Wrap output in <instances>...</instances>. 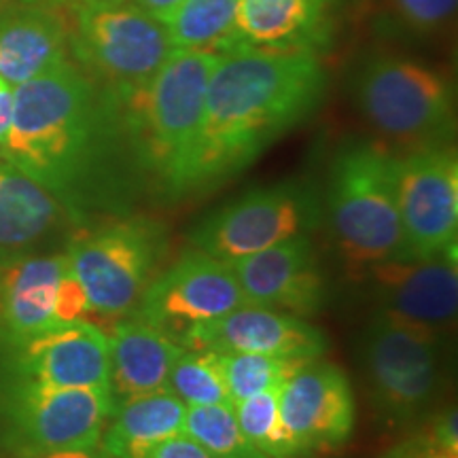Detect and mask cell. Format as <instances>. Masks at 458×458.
Instances as JSON below:
<instances>
[{
	"mask_svg": "<svg viewBox=\"0 0 458 458\" xmlns=\"http://www.w3.org/2000/svg\"><path fill=\"white\" fill-rule=\"evenodd\" d=\"M397 202L408 257H433L456 246L458 159L450 145L397 156Z\"/></svg>",
	"mask_w": 458,
	"mask_h": 458,
	"instance_id": "11",
	"label": "cell"
},
{
	"mask_svg": "<svg viewBox=\"0 0 458 458\" xmlns=\"http://www.w3.org/2000/svg\"><path fill=\"white\" fill-rule=\"evenodd\" d=\"M113 408L111 388H64L13 377L0 411L9 448L20 454L98 445Z\"/></svg>",
	"mask_w": 458,
	"mask_h": 458,
	"instance_id": "10",
	"label": "cell"
},
{
	"mask_svg": "<svg viewBox=\"0 0 458 458\" xmlns=\"http://www.w3.org/2000/svg\"><path fill=\"white\" fill-rule=\"evenodd\" d=\"M246 303L229 263L191 249L148 284L136 317L179 344L189 329Z\"/></svg>",
	"mask_w": 458,
	"mask_h": 458,
	"instance_id": "12",
	"label": "cell"
},
{
	"mask_svg": "<svg viewBox=\"0 0 458 458\" xmlns=\"http://www.w3.org/2000/svg\"><path fill=\"white\" fill-rule=\"evenodd\" d=\"M280 418L295 458L342 445L354 428L346 374L334 363L312 359L280 386Z\"/></svg>",
	"mask_w": 458,
	"mask_h": 458,
	"instance_id": "13",
	"label": "cell"
},
{
	"mask_svg": "<svg viewBox=\"0 0 458 458\" xmlns=\"http://www.w3.org/2000/svg\"><path fill=\"white\" fill-rule=\"evenodd\" d=\"M130 3L139 4V7L145 9L147 13H151L153 17H157L159 21L168 24L172 15L176 13V9L181 7L182 0H130Z\"/></svg>",
	"mask_w": 458,
	"mask_h": 458,
	"instance_id": "35",
	"label": "cell"
},
{
	"mask_svg": "<svg viewBox=\"0 0 458 458\" xmlns=\"http://www.w3.org/2000/svg\"><path fill=\"white\" fill-rule=\"evenodd\" d=\"M64 255L91 312L117 323L136 314L157 278L165 255L164 227L142 216L114 221L79 236Z\"/></svg>",
	"mask_w": 458,
	"mask_h": 458,
	"instance_id": "6",
	"label": "cell"
},
{
	"mask_svg": "<svg viewBox=\"0 0 458 458\" xmlns=\"http://www.w3.org/2000/svg\"><path fill=\"white\" fill-rule=\"evenodd\" d=\"M181 352L182 346L136 314L117 320L108 335V386L114 403L165 388Z\"/></svg>",
	"mask_w": 458,
	"mask_h": 458,
	"instance_id": "19",
	"label": "cell"
},
{
	"mask_svg": "<svg viewBox=\"0 0 458 458\" xmlns=\"http://www.w3.org/2000/svg\"><path fill=\"white\" fill-rule=\"evenodd\" d=\"M380 312L435 334L454 327L458 312L456 246L433 257H410L371 266Z\"/></svg>",
	"mask_w": 458,
	"mask_h": 458,
	"instance_id": "15",
	"label": "cell"
},
{
	"mask_svg": "<svg viewBox=\"0 0 458 458\" xmlns=\"http://www.w3.org/2000/svg\"><path fill=\"white\" fill-rule=\"evenodd\" d=\"M425 437L437 448L454 452L458 454V425H456V410L448 408L433 420L431 428L422 433Z\"/></svg>",
	"mask_w": 458,
	"mask_h": 458,
	"instance_id": "31",
	"label": "cell"
},
{
	"mask_svg": "<svg viewBox=\"0 0 458 458\" xmlns=\"http://www.w3.org/2000/svg\"><path fill=\"white\" fill-rule=\"evenodd\" d=\"M66 30L54 13L24 9L0 20V79L11 88L66 62Z\"/></svg>",
	"mask_w": 458,
	"mask_h": 458,
	"instance_id": "21",
	"label": "cell"
},
{
	"mask_svg": "<svg viewBox=\"0 0 458 458\" xmlns=\"http://www.w3.org/2000/svg\"><path fill=\"white\" fill-rule=\"evenodd\" d=\"M458 0H391L393 17L411 34H433L456 13Z\"/></svg>",
	"mask_w": 458,
	"mask_h": 458,
	"instance_id": "29",
	"label": "cell"
},
{
	"mask_svg": "<svg viewBox=\"0 0 458 458\" xmlns=\"http://www.w3.org/2000/svg\"><path fill=\"white\" fill-rule=\"evenodd\" d=\"M250 306L308 318L327 300V283L308 233L229 261Z\"/></svg>",
	"mask_w": 458,
	"mask_h": 458,
	"instance_id": "14",
	"label": "cell"
},
{
	"mask_svg": "<svg viewBox=\"0 0 458 458\" xmlns=\"http://www.w3.org/2000/svg\"><path fill=\"white\" fill-rule=\"evenodd\" d=\"M15 255H20V253H9V250H4V249H0V267L4 266V263H7L9 259H13Z\"/></svg>",
	"mask_w": 458,
	"mask_h": 458,
	"instance_id": "37",
	"label": "cell"
},
{
	"mask_svg": "<svg viewBox=\"0 0 458 458\" xmlns=\"http://www.w3.org/2000/svg\"><path fill=\"white\" fill-rule=\"evenodd\" d=\"M334 0H238V37L246 47L314 54L329 43Z\"/></svg>",
	"mask_w": 458,
	"mask_h": 458,
	"instance_id": "20",
	"label": "cell"
},
{
	"mask_svg": "<svg viewBox=\"0 0 458 458\" xmlns=\"http://www.w3.org/2000/svg\"><path fill=\"white\" fill-rule=\"evenodd\" d=\"M3 85H4V81H3V79H0V88H3Z\"/></svg>",
	"mask_w": 458,
	"mask_h": 458,
	"instance_id": "39",
	"label": "cell"
},
{
	"mask_svg": "<svg viewBox=\"0 0 458 458\" xmlns=\"http://www.w3.org/2000/svg\"><path fill=\"white\" fill-rule=\"evenodd\" d=\"M216 360H219L227 394L233 403V401L283 386L312 359L272 357V354L253 352H216Z\"/></svg>",
	"mask_w": 458,
	"mask_h": 458,
	"instance_id": "25",
	"label": "cell"
},
{
	"mask_svg": "<svg viewBox=\"0 0 458 458\" xmlns=\"http://www.w3.org/2000/svg\"><path fill=\"white\" fill-rule=\"evenodd\" d=\"M117 119V102L64 62L13 88L0 157L68 202L94 174Z\"/></svg>",
	"mask_w": 458,
	"mask_h": 458,
	"instance_id": "2",
	"label": "cell"
},
{
	"mask_svg": "<svg viewBox=\"0 0 458 458\" xmlns=\"http://www.w3.org/2000/svg\"><path fill=\"white\" fill-rule=\"evenodd\" d=\"M240 431L267 458H295L280 418V386L232 403Z\"/></svg>",
	"mask_w": 458,
	"mask_h": 458,
	"instance_id": "28",
	"label": "cell"
},
{
	"mask_svg": "<svg viewBox=\"0 0 458 458\" xmlns=\"http://www.w3.org/2000/svg\"><path fill=\"white\" fill-rule=\"evenodd\" d=\"M72 47L113 100H125L172 55L168 26L130 0H81Z\"/></svg>",
	"mask_w": 458,
	"mask_h": 458,
	"instance_id": "7",
	"label": "cell"
},
{
	"mask_svg": "<svg viewBox=\"0 0 458 458\" xmlns=\"http://www.w3.org/2000/svg\"><path fill=\"white\" fill-rule=\"evenodd\" d=\"M165 26L172 51H213L223 55L242 49L238 0H182Z\"/></svg>",
	"mask_w": 458,
	"mask_h": 458,
	"instance_id": "24",
	"label": "cell"
},
{
	"mask_svg": "<svg viewBox=\"0 0 458 458\" xmlns=\"http://www.w3.org/2000/svg\"><path fill=\"white\" fill-rule=\"evenodd\" d=\"M318 221L317 193L300 181H284L250 189L204 216L193 227L191 244L229 263L283 240L310 233Z\"/></svg>",
	"mask_w": 458,
	"mask_h": 458,
	"instance_id": "9",
	"label": "cell"
},
{
	"mask_svg": "<svg viewBox=\"0 0 458 458\" xmlns=\"http://www.w3.org/2000/svg\"><path fill=\"white\" fill-rule=\"evenodd\" d=\"M354 106L380 139L405 151L448 145L454 89L445 74L397 54L365 57L352 74Z\"/></svg>",
	"mask_w": 458,
	"mask_h": 458,
	"instance_id": "5",
	"label": "cell"
},
{
	"mask_svg": "<svg viewBox=\"0 0 458 458\" xmlns=\"http://www.w3.org/2000/svg\"><path fill=\"white\" fill-rule=\"evenodd\" d=\"M187 405L170 391H156L114 403L100 437L108 458H147L172 435L182 433Z\"/></svg>",
	"mask_w": 458,
	"mask_h": 458,
	"instance_id": "22",
	"label": "cell"
},
{
	"mask_svg": "<svg viewBox=\"0 0 458 458\" xmlns=\"http://www.w3.org/2000/svg\"><path fill=\"white\" fill-rule=\"evenodd\" d=\"M182 433L213 458H267L240 431L232 403L191 405L185 411Z\"/></svg>",
	"mask_w": 458,
	"mask_h": 458,
	"instance_id": "26",
	"label": "cell"
},
{
	"mask_svg": "<svg viewBox=\"0 0 458 458\" xmlns=\"http://www.w3.org/2000/svg\"><path fill=\"white\" fill-rule=\"evenodd\" d=\"M442 337L386 312L369 320L360 363L376 408L391 420H411L431 405L442 385Z\"/></svg>",
	"mask_w": 458,
	"mask_h": 458,
	"instance_id": "8",
	"label": "cell"
},
{
	"mask_svg": "<svg viewBox=\"0 0 458 458\" xmlns=\"http://www.w3.org/2000/svg\"><path fill=\"white\" fill-rule=\"evenodd\" d=\"M88 314H91L88 293H85L83 284L79 283V278L74 276L68 267L62 274L60 283H57L55 291V301H54V318L57 327L62 325L77 323V320H88Z\"/></svg>",
	"mask_w": 458,
	"mask_h": 458,
	"instance_id": "30",
	"label": "cell"
},
{
	"mask_svg": "<svg viewBox=\"0 0 458 458\" xmlns=\"http://www.w3.org/2000/svg\"><path fill=\"white\" fill-rule=\"evenodd\" d=\"M66 255H15L0 267V340L9 348L55 329L54 301Z\"/></svg>",
	"mask_w": 458,
	"mask_h": 458,
	"instance_id": "18",
	"label": "cell"
},
{
	"mask_svg": "<svg viewBox=\"0 0 458 458\" xmlns=\"http://www.w3.org/2000/svg\"><path fill=\"white\" fill-rule=\"evenodd\" d=\"M165 391L179 397L187 408L191 405L232 403L225 382H223L219 360L213 351H187L172 363Z\"/></svg>",
	"mask_w": 458,
	"mask_h": 458,
	"instance_id": "27",
	"label": "cell"
},
{
	"mask_svg": "<svg viewBox=\"0 0 458 458\" xmlns=\"http://www.w3.org/2000/svg\"><path fill=\"white\" fill-rule=\"evenodd\" d=\"M179 346L187 351L318 359L329 351V340L306 318L246 303L189 329Z\"/></svg>",
	"mask_w": 458,
	"mask_h": 458,
	"instance_id": "16",
	"label": "cell"
},
{
	"mask_svg": "<svg viewBox=\"0 0 458 458\" xmlns=\"http://www.w3.org/2000/svg\"><path fill=\"white\" fill-rule=\"evenodd\" d=\"M15 377L64 388L108 386V335L89 320L62 325L13 348Z\"/></svg>",
	"mask_w": 458,
	"mask_h": 458,
	"instance_id": "17",
	"label": "cell"
},
{
	"mask_svg": "<svg viewBox=\"0 0 458 458\" xmlns=\"http://www.w3.org/2000/svg\"><path fill=\"white\" fill-rule=\"evenodd\" d=\"M327 215L344 261L357 270L410 259L397 202V156L371 140H348L329 165Z\"/></svg>",
	"mask_w": 458,
	"mask_h": 458,
	"instance_id": "4",
	"label": "cell"
},
{
	"mask_svg": "<svg viewBox=\"0 0 458 458\" xmlns=\"http://www.w3.org/2000/svg\"><path fill=\"white\" fill-rule=\"evenodd\" d=\"M15 458H108L106 452L98 445L88 448H62V450H43V452H20Z\"/></svg>",
	"mask_w": 458,
	"mask_h": 458,
	"instance_id": "34",
	"label": "cell"
},
{
	"mask_svg": "<svg viewBox=\"0 0 458 458\" xmlns=\"http://www.w3.org/2000/svg\"><path fill=\"white\" fill-rule=\"evenodd\" d=\"M385 458H458V454L437 448V445L428 442L425 435H418V437L410 439V442L401 444L388 452Z\"/></svg>",
	"mask_w": 458,
	"mask_h": 458,
	"instance_id": "33",
	"label": "cell"
},
{
	"mask_svg": "<svg viewBox=\"0 0 458 458\" xmlns=\"http://www.w3.org/2000/svg\"><path fill=\"white\" fill-rule=\"evenodd\" d=\"M147 458H213L198 442L187 437L185 433L172 435L156 448Z\"/></svg>",
	"mask_w": 458,
	"mask_h": 458,
	"instance_id": "32",
	"label": "cell"
},
{
	"mask_svg": "<svg viewBox=\"0 0 458 458\" xmlns=\"http://www.w3.org/2000/svg\"><path fill=\"white\" fill-rule=\"evenodd\" d=\"M62 202L24 172L0 162V249L17 253L54 232Z\"/></svg>",
	"mask_w": 458,
	"mask_h": 458,
	"instance_id": "23",
	"label": "cell"
},
{
	"mask_svg": "<svg viewBox=\"0 0 458 458\" xmlns=\"http://www.w3.org/2000/svg\"><path fill=\"white\" fill-rule=\"evenodd\" d=\"M26 3L30 4H55V3H66V0H26Z\"/></svg>",
	"mask_w": 458,
	"mask_h": 458,
	"instance_id": "38",
	"label": "cell"
},
{
	"mask_svg": "<svg viewBox=\"0 0 458 458\" xmlns=\"http://www.w3.org/2000/svg\"><path fill=\"white\" fill-rule=\"evenodd\" d=\"M327 88L310 51L246 47L223 54L210 74L199 136L179 196L208 191L317 111Z\"/></svg>",
	"mask_w": 458,
	"mask_h": 458,
	"instance_id": "1",
	"label": "cell"
},
{
	"mask_svg": "<svg viewBox=\"0 0 458 458\" xmlns=\"http://www.w3.org/2000/svg\"><path fill=\"white\" fill-rule=\"evenodd\" d=\"M219 57L213 51H172L145 88L114 100L142 170L172 196H179L196 148L206 89Z\"/></svg>",
	"mask_w": 458,
	"mask_h": 458,
	"instance_id": "3",
	"label": "cell"
},
{
	"mask_svg": "<svg viewBox=\"0 0 458 458\" xmlns=\"http://www.w3.org/2000/svg\"><path fill=\"white\" fill-rule=\"evenodd\" d=\"M11 114H13V88L4 83L3 88H0V142L7 136Z\"/></svg>",
	"mask_w": 458,
	"mask_h": 458,
	"instance_id": "36",
	"label": "cell"
}]
</instances>
